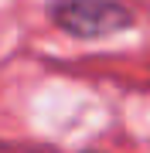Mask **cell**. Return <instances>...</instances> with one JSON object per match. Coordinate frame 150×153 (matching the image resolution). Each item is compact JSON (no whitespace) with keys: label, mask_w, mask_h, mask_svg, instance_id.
Segmentation results:
<instances>
[{"label":"cell","mask_w":150,"mask_h":153,"mask_svg":"<svg viewBox=\"0 0 150 153\" xmlns=\"http://www.w3.org/2000/svg\"><path fill=\"white\" fill-rule=\"evenodd\" d=\"M48 17L58 31L72 34L78 41L109 38V34L133 27V14L119 0H51Z\"/></svg>","instance_id":"obj_1"}]
</instances>
